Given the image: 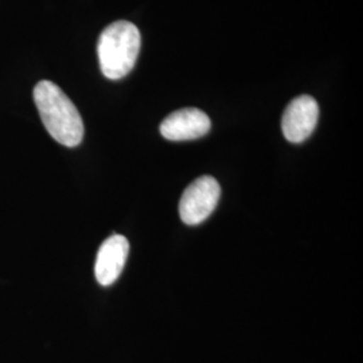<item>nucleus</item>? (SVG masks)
<instances>
[{"label":"nucleus","instance_id":"20e7f679","mask_svg":"<svg viewBox=\"0 0 363 363\" xmlns=\"http://www.w3.org/2000/svg\"><path fill=\"white\" fill-rule=\"evenodd\" d=\"M319 118V105L316 100L303 94L294 99L286 108L281 118V130L286 140L301 143L311 136Z\"/></svg>","mask_w":363,"mask_h":363},{"label":"nucleus","instance_id":"39448f33","mask_svg":"<svg viewBox=\"0 0 363 363\" xmlns=\"http://www.w3.org/2000/svg\"><path fill=\"white\" fill-rule=\"evenodd\" d=\"M211 121L208 115L196 108H183L172 112L160 124V133L171 142L194 140L208 135Z\"/></svg>","mask_w":363,"mask_h":363},{"label":"nucleus","instance_id":"423d86ee","mask_svg":"<svg viewBox=\"0 0 363 363\" xmlns=\"http://www.w3.org/2000/svg\"><path fill=\"white\" fill-rule=\"evenodd\" d=\"M130 253V242L124 235L115 234L106 238L99 249L94 274L101 286H112L123 272Z\"/></svg>","mask_w":363,"mask_h":363},{"label":"nucleus","instance_id":"f257e3e1","mask_svg":"<svg viewBox=\"0 0 363 363\" xmlns=\"http://www.w3.org/2000/svg\"><path fill=\"white\" fill-rule=\"evenodd\" d=\"M34 101L45 128L52 139L73 148L84 139V123L76 105L52 81H40L34 88Z\"/></svg>","mask_w":363,"mask_h":363},{"label":"nucleus","instance_id":"7ed1b4c3","mask_svg":"<svg viewBox=\"0 0 363 363\" xmlns=\"http://www.w3.org/2000/svg\"><path fill=\"white\" fill-rule=\"evenodd\" d=\"M220 183L213 177H201L193 182L182 195L179 202L181 220L190 226L208 220L220 201Z\"/></svg>","mask_w":363,"mask_h":363},{"label":"nucleus","instance_id":"f03ea898","mask_svg":"<svg viewBox=\"0 0 363 363\" xmlns=\"http://www.w3.org/2000/svg\"><path fill=\"white\" fill-rule=\"evenodd\" d=\"M140 45V31L128 21H116L106 27L97 43L100 67L105 77H125L136 64Z\"/></svg>","mask_w":363,"mask_h":363}]
</instances>
